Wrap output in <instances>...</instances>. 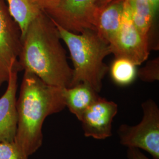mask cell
Returning <instances> with one entry per match:
<instances>
[{"label":"cell","instance_id":"cell-9","mask_svg":"<svg viewBox=\"0 0 159 159\" xmlns=\"http://www.w3.org/2000/svg\"><path fill=\"white\" fill-rule=\"evenodd\" d=\"M23 70L20 64L12 67L5 93L0 97V142H13L17 126L18 73Z\"/></svg>","mask_w":159,"mask_h":159},{"label":"cell","instance_id":"cell-6","mask_svg":"<svg viewBox=\"0 0 159 159\" xmlns=\"http://www.w3.org/2000/svg\"><path fill=\"white\" fill-rule=\"evenodd\" d=\"M149 41L142 35L133 25L127 0L123 1L122 24L119 31L109 43L115 58H124L136 66L141 65L149 56Z\"/></svg>","mask_w":159,"mask_h":159},{"label":"cell","instance_id":"cell-2","mask_svg":"<svg viewBox=\"0 0 159 159\" xmlns=\"http://www.w3.org/2000/svg\"><path fill=\"white\" fill-rule=\"evenodd\" d=\"M63 89L47 84L36 75L24 71L17 99V131L14 142L27 157L43 144V125L46 118L66 107Z\"/></svg>","mask_w":159,"mask_h":159},{"label":"cell","instance_id":"cell-7","mask_svg":"<svg viewBox=\"0 0 159 159\" xmlns=\"http://www.w3.org/2000/svg\"><path fill=\"white\" fill-rule=\"evenodd\" d=\"M21 46L20 29L0 1V87L7 82L12 67L20 64Z\"/></svg>","mask_w":159,"mask_h":159},{"label":"cell","instance_id":"cell-8","mask_svg":"<svg viewBox=\"0 0 159 159\" xmlns=\"http://www.w3.org/2000/svg\"><path fill=\"white\" fill-rule=\"evenodd\" d=\"M118 112L116 102L100 96L83 114L79 121L87 137L104 140L112 136V123Z\"/></svg>","mask_w":159,"mask_h":159},{"label":"cell","instance_id":"cell-15","mask_svg":"<svg viewBox=\"0 0 159 159\" xmlns=\"http://www.w3.org/2000/svg\"><path fill=\"white\" fill-rule=\"evenodd\" d=\"M139 78L144 82L152 83L159 80V59L156 58L137 71Z\"/></svg>","mask_w":159,"mask_h":159},{"label":"cell","instance_id":"cell-16","mask_svg":"<svg viewBox=\"0 0 159 159\" xmlns=\"http://www.w3.org/2000/svg\"><path fill=\"white\" fill-rule=\"evenodd\" d=\"M0 159H29V157L14 141L0 142Z\"/></svg>","mask_w":159,"mask_h":159},{"label":"cell","instance_id":"cell-11","mask_svg":"<svg viewBox=\"0 0 159 159\" xmlns=\"http://www.w3.org/2000/svg\"><path fill=\"white\" fill-rule=\"evenodd\" d=\"M63 93L66 107L79 120L85 110L100 97L98 93L85 83L64 88Z\"/></svg>","mask_w":159,"mask_h":159},{"label":"cell","instance_id":"cell-3","mask_svg":"<svg viewBox=\"0 0 159 159\" xmlns=\"http://www.w3.org/2000/svg\"><path fill=\"white\" fill-rule=\"evenodd\" d=\"M54 24L61 39L68 47L73 63V79L70 87L85 83L100 93L102 80L109 71L108 66L104 63V59L111 54L109 44L95 30L87 29L76 34Z\"/></svg>","mask_w":159,"mask_h":159},{"label":"cell","instance_id":"cell-13","mask_svg":"<svg viewBox=\"0 0 159 159\" xmlns=\"http://www.w3.org/2000/svg\"><path fill=\"white\" fill-rule=\"evenodd\" d=\"M6 1L11 16L20 29L23 39L30 23L42 10L31 0Z\"/></svg>","mask_w":159,"mask_h":159},{"label":"cell","instance_id":"cell-17","mask_svg":"<svg viewBox=\"0 0 159 159\" xmlns=\"http://www.w3.org/2000/svg\"><path fill=\"white\" fill-rule=\"evenodd\" d=\"M127 156L128 159H150L143 153L141 150L136 148H127Z\"/></svg>","mask_w":159,"mask_h":159},{"label":"cell","instance_id":"cell-10","mask_svg":"<svg viewBox=\"0 0 159 159\" xmlns=\"http://www.w3.org/2000/svg\"><path fill=\"white\" fill-rule=\"evenodd\" d=\"M124 0H113L98 7L94 23V30L107 43L113 39L122 24Z\"/></svg>","mask_w":159,"mask_h":159},{"label":"cell","instance_id":"cell-19","mask_svg":"<svg viewBox=\"0 0 159 159\" xmlns=\"http://www.w3.org/2000/svg\"><path fill=\"white\" fill-rule=\"evenodd\" d=\"M112 1H113V0H102V2L103 5H105L106 4H108L110 2ZM148 1L156 9L158 8L159 0H148Z\"/></svg>","mask_w":159,"mask_h":159},{"label":"cell","instance_id":"cell-4","mask_svg":"<svg viewBox=\"0 0 159 159\" xmlns=\"http://www.w3.org/2000/svg\"><path fill=\"white\" fill-rule=\"evenodd\" d=\"M143 117L135 125L123 124L117 130L120 144L143 150L153 159H159V108L152 99L142 104Z\"/></svg>","mask_w":159,"mask_h":159},{"label":"cell","instance_id":"cell-12","mask_svg":"<svg viewBox=\"0 0 159 159\" xmlns=\"http://www.w3.org/2000/svg\"><path fill=\"white\" fill-rule=\"evenodd\" d=\"M131 18L137 31L149 41V33L153 25L156 9L148 0H127Z\"/></svg>","mask_w":159,"mask_h":159},{"label":"cell","instance_id":"cell-5","mask_svg":"<svg viewBox=\"0 0 159 159\" xmlns=\"http://www.w3.org/2000/svg\"><path fill=\"white\" fill-rule=\"evenodd\" d=\"M98 0H50L42 9L57 25L79 34L94 30Z\"/></svg>","mask_w":159,"mask_h":159},{"label":"cell","instance_id":"cell-18","mask_svg":"<svg viewBox=\"0 0 159 159\" xmlns=\"http://www.w3.org/2000/svg\"><path fill=\"white\" fill-rule=\"evenodd\" d=\"M34 4L37 6L41 10H42L44 6L50 1V0H31Z\"/></svg>","mask_w":159,"mask_h":159},{"label":"cell","instance_id":"cell-1","mask_svg":"<svg viewBox=\"0 0 159 159\" xmlns=\"http://www.w3.org/2000/svg\"><path fill=\"white\" fill-rule=\"evenodd\" d=\"M61 40L53 21L41 11L22 39L18 56L22 70L36 75L47 84L70 87L73 70L68 64Z\"/></svg>","mask_w":159,"mask_h":159},{"label":"cell","instance_id":"cell-14","mask_svg":"<svg viewBox=\"0 0 159 159\" xmlns=\"http://www.w3.org/2000/svg\"><path fill=\"white\" fill-rule=\"evenodd\" d=\"M110 71L114 82L122 86L133 83L137 75L136 66L124 58H115Z\"/></svg>","mask_w":159,"mask_h":159}]
</instances>
